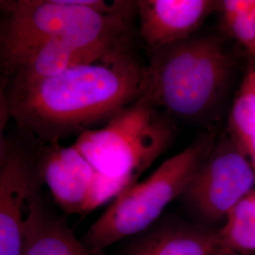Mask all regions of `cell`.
Returning <instances> with one entry per match:
<instances>
[{"mask_svg": "<svg viewBox=\"0 0 255 255\" xmlns=\"http://www.w3.org/2000/svg\"><path fill=\"white\" fill-rule=\"evenodd\" d=\"M145 70L130 48L23 85L1 86L4 101L25 136L38 146L103 127L145 92Z\"/></svg>", "mask_w": 255, "mask_h": 255, "instance_id": "cell-1", "label": "cell"}, {"mask_svg": "<svg viewBox=\"0 0 255 255\" xmlns=\"http://www.w3.org/2000/svg\"><path fill=\"white\" fill-rule=\"evenodd\" d=\"M176 131L173 119L142 96L103 127L79 135L74 145L96 171L88 212L134 185L173 144Z\"/></svg>", "mask_w": 255, "mask_h": 255, "instance_id": "cell-2", "label": "cell"}, {"mask_svg": "<svg viewBox=\"0 0 255 255\" xmlns=\"http://www.w3.org/2000/svg\"><path fill=\"white\" fill-rule=\"evenodd\" d=\"M149 54L143 96L170 118L209 119L224 98L233 70L219 37H190Z\"/></svg>", "mask_w": 255, "mask_h": 255, "instance_id": "cell-3", "label": "cell"}, {"mask_svg": "<svg viewBox=\"0 0 255 255\" xmlns=\"http://www.w3.org/2000/svg\"><path fill=\"white\" fill-rule=\"evenodd\" d=\"M0 64L29 48L58 41L82 49L130 48V15H106L74 0H2Z\"/></svg>", "mask_w": 255, "mask_h": 255, "instance_id": "cell-4", "label": "cell"}, {"mask_svg": "<svg viewBox=\"0 0 255 255\" xmlns=\"http://www.w3.org/2000/svg\"><path fill=\"white\" fill-rule=\"evenodd\" d=\"M218 138L210 128L181 152L165 160L145 181L121 193L87 231L83 244L94 254L153 224L181 197Z\"/></svg>", "mask_w": 255, "mask_h": 255, "instance_id": "cell-5", "label": "cell"}, {"mask_svg": "<svg viewBox=\"0 0 255 255\" xmlns=\"http://www.w3.org/2000/svg\"><path fill=\"white\" fill-rule=\"evenodd\" d=\"M255 188V172L225 132L194 174L181 198L202 222L225 221L229 213Z\"/></svg>", "mask_w": 255, "mask_h": 255, "instance_id": "cell-6", "label": "cell"}, {"mask_svg": "<svg viewBox=\"0 0 255 255\" xmlns=\"http://www.w3.org/2000/svg\"><path fill=\"white\" fill-rule=\"evenodd\" d=\"M42 182L37 156L17 140L0 138V255H22L25 222Z\"/></svg>", "mask_w": 255, "mask_h": 255, "instance_id": "cell-7", "label": "cell"}, {"mask_svg": "<svg viewBox=\"0 0 255 255\" xmlns=\"http://www.w3.org/2000/svg\"><path fill=\"white\" fill-rule=\"evenodd\" d=\"M37 164L57 204L67 214L88 212L96 171L77 146H40Z\"/></svg>", "mask_w": 255, "mask_h": 255, "instance_id": "cell-8", "label": "cell"}, {"mask_svg": "<svg viewBox=\"0 0 255 255\" xmlns=\"http://www.w3.org/2000/svg\"><path fill=\"white\" fill-rule=\"evenodd\" d=\"M212 0H140V34L149 51L192 37L217 9Z\"/></svg>", "mask_w": 255, "mask_h": 255, "instance_id": "cell-9", "label": "cell"}, {"mask_svg": "<svg viewBox=\"0 0 255 255\" xmlns=\"http://www.w3.org/2000/svg\"><path fill=\"white\" fill-rule=\"evenodd\" d=\"M125 49H82L58 41L42 42L1 66V86L23 85L52 78L77 65L101 61Z\"/></svg>", "mask_w": 255, "mask_h": 255, "instance_id": "cell-10", "label": "cell"}, {"mask_svg": "<svg viewBox=\"0 0 255 255\" xmlns=\"http://www.w3.org/2000/svg\"><path fill=\"white\" fill-rule=\"evenodd\" d=\"M22 255H97L48 212L38 193L28 205Z\"/></svg>", "mask_w": 255, "mask_h": 255, "instance_id": "cell-11", "label": "cell"}, {"mask_svg": "<svg viewBox=\"0 0 255 255\" xmlns=\"http://www.w3.org/2000/svg\"><path fill=\"white\" fill-rule=\"evenodd\" d=\"M217 232L206 225L165 223L138 241L128 255H214Z\"/></svg>", "mask_w": 255, "mask_h": 255, "instance_id": "cell-12", "label": "cell"}, {"mask_svg": "<svg viewBox=\"0 0 255 255\" xmlns=\"http://www.w3.org/2000/svg\"><path fill=\"white\" fill-rule=\"evenodd\" d=\"M226 133L255 172V68L248 70L237 92L229 115Z\"/></svg>", "mask_w": 255, "mask_h": 255, "instance_id": "cell-13", "label": "cell"}, {"mask_svg": "<svg viewBox=\"0 0 255 255\" xmlns=\"http://www.w3.org/2000/svg\"><path fill=\"white\" fill-rule=\"evenodd\" d=\"M219 245L235 251L255 252V188L232 209L218 230Z\"/></svg>", "mask_w": 255, "mask_h": 255, "instance_id": "cell-14", "label": "cell"}, {"mask_svg": "<svg viewBox=\"0 0 255 255\" xmlns=\"http://www.w3.org/2000/svg\"><path fill=\"white\" fill-rule=\"evenodd\" d=\"M223 26L232 37L247 51L255 56V12L249 11L236 15H222Z\"/></svg>", "mask_w": 255, "mask_h": 255, "instance_id": "cell-15", "label": "cell"}, {"mask_svg": "<svg viewBox=\"0 0 255 255\" xmlns=\"http://www.w3.org/2000/svg\"><path fill=\"white\" fill-rule=\"evenodd\" d=\"M255 0H222L218 1L217 9L222 15H236L255 11Z\"/></svg>", "mask_w": 255, "mask_h": 255, "instance_id": "cell-16", "label": "cell"}, {"mask_svg": "<svg viewBox=\"0 0 255 255\" xmlns=\"http://www.w3.org/2000/svg\"><path fill=\"white\" fill-rule=\"evenodd\" d=\"M214 255H252V254H247V253H242V252H238L235 251L229 248L220 246L219 244L218 248L216 249Z\"/></svg>", "mask_w": 255, "mask_h": 255, "instance_id": "cell-17", "label": "cell"}, {"mask_svg": "<svg viewBox=\"0 0 255 255\" xmlns=\"http://www.w3.org/2000/svg\"></svg>", "mask_w": 255, "mask_h": 255, "instance_id": "cell-18", "label": "cell"}]
</instances>
